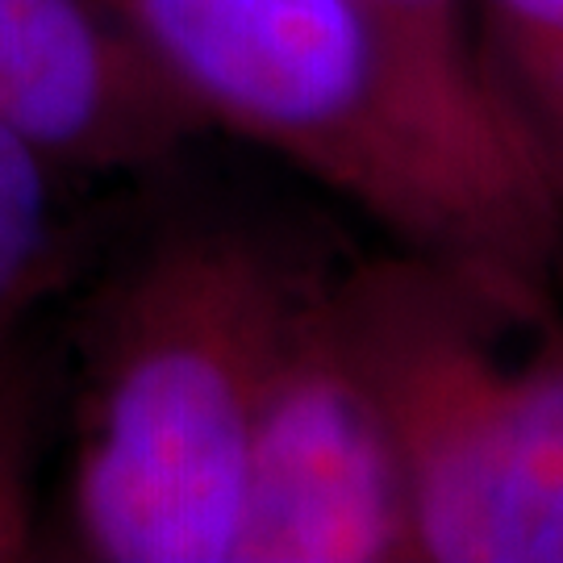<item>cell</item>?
Here are the masks:
<instances>
[{
	"label": "cell",
	"instance_id": "3957f363",
	"mask_svg": "<svg viewBox=\"0 0 563 563\" xmlns=\"http://www.w3.org/2000/svg\"><path fill=\"white\" fill-rule=\"evenodd\" d=\"M330 305L430 563H563V318L418 251L334 272Z\"/></svg>",
	"mask_w": 563,
	"mask_h": 563
},
{
	"label": "cell",
	"instance_id": "6da1fadb",
	"mask_svg": "<svg viewBox=\"0 0 563 563\" xmlns=\"http://www.w3.org/2000/svg\"><path fill=\"white\" fill-rule=\"evenodd\" d=\"M318 263L255 225H163L76 334L67 526L80 560L234 563L263 384Z\"/></svg>",
	"mask_w": 563,
	"mask_h": 563
},
{
	"label": "cell",
	"instance_id": "52a82bcc",
	"mask_svg": "<svg viewBox=\"0 0 563 563\" xmlns=\"http://www.w3.org/2000/svg\"><path fill=\"white\" fill-rule=\"evenodd\" d=\"M363 4L384 30L388 46L397 51V59L409 67V76L422 84L434 109L463 139L493 163H501L534 188H543L488 104L481 59H476L472 0H363Z\"/></svg>",
	"mask_w": 563,
	"mask_h": 563
},
{
	"label": "cell",
	"instance_id": "277c9868",
	"mask_svg": "<svg viewBox=\"0 0 563 563\" xmlns=\"http://www.w3.org/2000/svg\"><path fill=\"white\" fill-rule=\"evenodd\" d=\"M330 280L292 318L263 384L234 563L418 560L397 443L334 322Z\"/></svg>",
	"mask_w": 563,
	"mask_h": 563
},
{
	"label": "cell",
	"instance_id": "ba28073f",
	"mask_svg": "<svg viewBox=\"0 0 563 563\" xmlns=\"http://www.w3.org/2000/svg\"><path fill=\"white\" fill-rule=\"evenodd\" d=\"M67 167L0 121V322L38 309L76 251L67 205Z\"/></svg>",
	"mask_w": 563,
	"mask_h": 563
},
{
	"label": "cell",
	"instance_id": "5b68a950",
	"mask_svg": "<svg viewBox=\"0 0 563 563\" xmlns=\"http://www.w3.org/2000/svg\"><path fill=\"white\" fill-rule=\"evenodd\" d=\"M0 121L67 172L151 167L205 130L104 0H0Z\"/></svg>",
	"mask_w": 563,
	"mask_h": 563
},
{
	"label": "cell",
	"instance_id": "7a4b0ae2",
	"mask_svg": "<svg viewBox=\"0 0 563 563\" xmlns=\"http://www.w3.org/2000/svg\"><path fill=\"white\" fill-rule=\"evenodd\" d=\"M205 130L355 205L401 251L551 305L563 213L434 109L363 0H104Z\"/></svg>",
	"mask_w": 563,
	"mask_h": 563
},
{
	"label": "cell",
	"instance_id": "9c48e42d",
	"mask_svg": "<svg viewBox=\"0 0 563 563\" xmlns=\"http://www.w3.org/2000/svg\"><path fill=\"white\" fill-rule=\"evenodd\" d=\"M30 318L34 309L0 322V563L38 547L42 376Z\"/></svg>",
	"mask_w": 563,
	"mask_h": 563
},
{
	"label": "cell",
	"instance_id": "8992f818",
	"mask_svg": "<svg viewBox=\"0 0 563 563\" xmlns=\"http://www.w3.org/2000/svg\"><path fill=\"white\" fill-rule=\"evenodd\" d=\"M488 104L563 213V0H472Z\"/></svg>",
	"mask_w": 563,
	"mask_h": 563
}]
</instances>
